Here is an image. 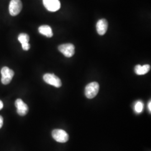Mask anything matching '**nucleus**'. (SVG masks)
I'll return each instance as SVG.
<instances>
[{
  "label": "nucleus",
  "mask_w": 151,
  "mask_h": 151,
  "mask_svg": "<svg viewBox=\"0 0 151 151\" xmlns=\"http://www.w3.org/2000/svg\"><path fill=\"white\" fill-rule=\"evenodd\" d=\"M22 48L24 50H25V51H27L29 50L30 48V44L27 43L25 44H22Z\"/></svg>",
  "instance_id": "obj_14"
},
{
  "label": "nucleus",
  "mask_w": 151,
  "mask_h": 151,
  "mask_svg": "<svg viewBox=\"0 0 151 151\" xmlns=\"http://www.w3.org/2000/svg\"><path fill=\"white\" fill-rule=\"evenodd\" d=\"M22 9L21 0H11L9 4V10L12 16H16L20 14Z\"/></svg>",
  "instance_id": "obj_5"
},
{
  "label": "nucleus",
  "mask_w": 151,
  "mask_h": 151,
  "mask_svg": "<svg viewBox=\"0 0 151 151\" xmlns=\"http://www.w3.org/2000/svg\"><path fill=\"white\" fill-rule=\"evenodd\" d=\"M38 31L40 34L48 38H51L53 35V32L50 27L47 25H43L38 28Z\"/></svg>",
  "instance_id": "obj_10"
},
{
  "label": "nucleus",
  "mask_w": 151,
  "mask_h": 151,
  "mask_svg": "<svg viewBox=\"0 0 151 151\" xmlns=\"http://www.w3.org/2000/svg\"><path fill=\"white\" fill-rule=\"evenodd\" d=\"M148 110H149V111L150 113H151V101H150L149 103L148 104Z\"/></svg>",
  "instance_id": "obj_16"
},
{
  "label": "nucleus",
  "mask_w": 151,
  "mask_h": 151,
  "mask_svg": "<svg viewBox=\"0 0 151 151\" xmlns=\"http://www.w3.org/2000/svg\"><path fill=\"white\" fill-rule=\"evenodd\" d=\"M1 82L3 85L9 84L14 76V72L8 67L5 66L2 68L1 70Z\"/></svg>",
  "instance_id": "obj_1"
},
{
  "label": "nucleus",
  "mask_w": 151,
  "mask_h": 151,
  "mask_svg": "<svg viewBox=\"0 0 151 151\" xmlns=\"http://www.w3.org/2000/svg\"><path fill=\"white\" fill-rule=\"evenodd\" d=\"M3 123H4V119L2 116L0 115V129L2 128L3 125Z\"/></svg>",
  "instance_id": "obj_15"
},
{
  "label": "nucleus",
  "mask_w": 151,
  "mask_h": 151,
  "mask_svg": "<svg viewBox=\"0 0 151 151\" xmlns=\"http://www.w3.org/2000/svg\"><path fill=\"white\" fill-rule=\"evenodd\" d=\"M151 69L150 65H137L134 68V71L135 73L138 75H143L147 73Z\"/></svg>",
  "instance_id": "obj_11"
},
{
  "label": "nucleus",
  "mask_w": 151,
  "mask_h": 151,
  "mask_svg": "<svg viewBox=\"0 0 151 151\" xmlns=\"http://www.w3.org/2000/svg\"><path fill=\"white\" fill-rule=\"evenodd\" d=\"M143 110V104L142 101H137L134 105V110L137 114H139L142 112Z\"/></svg>",
  "instance_id": "obj_13"
},
{
  "label": "nucleus",
  "mask_w": 151,
  "mask_h": 151,
  "mask_svg": "<svg viewBox=\"0 0 151 151\" xmlns=\"http://www.w3.org/2000/svg\"><path fill=\"white\" fill-rule=\"evenodd\" d=\"M17 39L19 41V42L22 44H22L28 43L30 40V38L27 34L20 33L17 37Z\"/></svg>",
  "instance_id": "obj_12"
},
{
  "label": "nucleus",
  "mask_w": 151,
  "mask_h": 151,
  "mask_svg": "<svg viewBox=\"0 0 151 151\" xmlns=\"http://www.w3.org/2000/svg\"><path fill=\"white\" fill-rule=\"evenodd\" d=\"M54 140L60 143H65L69 139V135L64 130L54 129L52 132Z\"/></svg>",
  "instance_id": "obj_4"
},
{
  "label": "nucleus",
  "mask_w": 151,
  "mask_h": 151,
  "mask_svg": "<svg viewBox=\"0 0 151 151\" xmlns=\"http://www.w3.org/2000/svg\"><path fill=\"white\" fill-rule=\"evenodd\" d=\"M43 2L46 9L50 12L58 11L60 8V2L59 0H43Z\"/></svg>",
  "instance_id": "obj_7"
},
{
  "label": "nucleus",
  "mask_w": 151,
  "mask_h": 151,
  "mask_svg": "<svg viewBox=\"0 0 151 151\" xmlns=\"http://www.w3.org/2000/svg\"><path fill=\"white\" fill-rule=\"evenodd\" d=\"M108 27V23L106 19H100L97 22L96 24L97 32L100 35H104L107 32Z\"/></svg>",
  "instance_id": "obj_9"
},
{
  "label": "nucleus",
  "mask_w": 151,
  "mask_h": 151,
  "mask_svg": "<svg viewBox=\"0 0 151 151\" xmlns=\"http://www.w3.org/2000/svg\"><path fill=\"white\" fill-rule=\"evenodd\" d=\"M99 88V85L96 82H92L88 83L85 87V96L88 99H93L97 95Z\"/></svg>",
  "instance_id": "obj_2"
},
{
  "label": "nucleus",
  "mask_w": 151,
  "mask_h": 151,
  "mask_svg": "<svg viewBox=\"0 0 151 151\" xmlns=\"http://www.w3.org/2000/svg\"><path fill=\"white\" fill-rule=\"evenodd\" d=\"M43 80L47 83L57 88L62 86V81L60 78L53 73H45L44 75Z\"/></svg>",
  "instance_id": "obj_3"
},
{
  "label": "nucleus",
  "mask_w": 151,
  "mask_h": 151,
  "mask_svg": "<svg viewBox=\"0 0 151 151\" xmlns=\"http://www.w3.org/2000/svg\"><path fill=\"white\" fill-rule=\"evenodd\" d=\"M15 105L17 109V113L20 116H25L27 114L29 108L27 105L22 99H17L15 101Z\"/></svg>",
  "instance_id": "obj_8"
},
{
  "label": "nucleus",
  "mask_w": 151,
  "mask_h": 151,
  "mask_svg": "<svg viewBox=\"0 0 151 151\" xmlns=\"http://www.w3.org/2000/svg\"><path fill=\"white\" fill-rule=\"evenodd\" d=\"M75 45L72 44H64L60 45L58 50L66 57H72L75 52Z\"/></svg>",
  "instance_id": "obj_6"
},
{
  "label": "nucleus",
  "mask_w": 151,
  "mask_h": 151,
  "mask_svg": "<svg viewBox=\"0 0 151 151\" xmlns=\"http://www.w3.org/2000/svg\"><path fill=\"white\" fill-rule=\"evenodd\" d=\"M4 107V104L3 102L0 100V110Z\"/></svg>",
  "instance_id": "obj_17"
}]
</instances>
